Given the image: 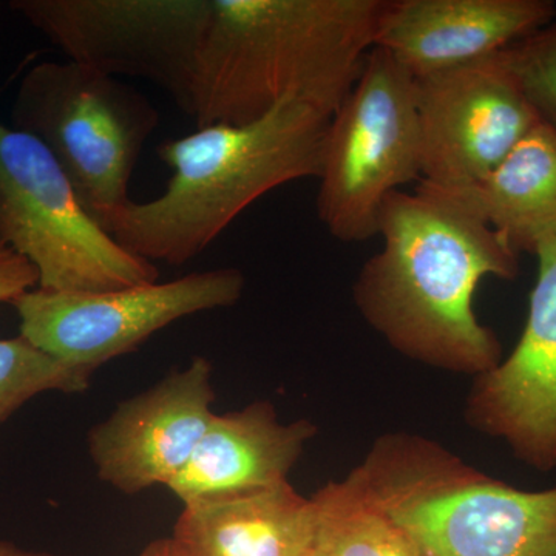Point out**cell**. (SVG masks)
Returning a JSON list of instances; mask_svg holds the SVG:
<instances>
[{"instance_id":"6da1fadb","label":"cell","mask_w":556,"mask_h":556,"mask_svg":"<svg viewBox=\"0 0 556 556\" xmlns=\"http://www.w3.org/2000/svg\"><path fill=\"white\" fill-rule=\"evenodd\" d=\"M382 248L362 266L354 305L402 356L477 378L503 361V343L475 313L485 277L515 280L519 255L448 190L419 181L391 193L379 215Z\"/></svg>"},{"instance_id":"9a60e30c","label":"cell","mask_w":556,"mask_h":556,"mask_svg":"<svg viewBox=\"0 0 556 556\" xmlns=\"http://www.w3.org/2000/svg\"><path fill=\"white\" fill-rule=\"evenodd\" d=\"M316 506L288 482L182 507L172 540L185 556H311Z\"/></svg>"},{"instance_id":"5bb4252c","label":"cell","mask_w":556,"mask_h":556,"mask_svg":"<svg viewBox=\"0 0 556 556\" xmlns=\"http://www.w3.org/2000/svg\"><path fill=\"white\" fill-rule=\"evenodd\" d=\"M317 433L308 419L280 422L268 401L215 413L189 463L167 489L185 507L283 484Z\"/></svg>"},{"instance_id":"8992f818","label":"cell","mask_w":556,"mask_h":556,"mask_svg":"<svg viewBox=\"0 0 556 556\" xmlns=\"http://www.w3.org/2000/svg\"><path fill=\"white\" fill-rule=\"evenodd\" d=\"M420 178L416 79L375 47L329 124L317 217L342 243H365L388 197Z\"/></svg>"},{"instance_id":"8fae6325","label":"cell","mask_w":556,"mask_h":556,"mask_svg":"<svg viewBox=\"0 0 556 556\" xmlns=\"http://www.w3.org/2000/svg\"><path fill=\"white\" fill-rule=\"evenodd\" d=\"M538 278L521 338L506 358L473 378L464 417L541 473L556 468V233L538 243Z\"/></svg>"},{"instance_id":"30bf717a","label":"cell","mask_w":556,"mask_h":556,"mask_svg":"<svg viewBox=\"0 0 556 556\" xmlns=\"http://www.w3.org/2000/svg\"><path fill=\"white\" fill-rule=\"evenodd\" d=\"M422 178L463 190L486 177L541 123L497 56L416 79Z\"/></svg>"},{"instance_id":"7402d4cb","label":"cell","mask_w":556,"mask_h":556,"mask_svg":"<svg viewBox=\"0 0 556 556\" xmlns=\"http://www.w3.org/2000/svg\"><path fill=\"white\" fill-rule=\"evenodd\" d=\"M0 556H58L53 554H47V552L28 551V548H22L16 546L10 541L0 540Z\"/></svg>"},{"instance_id":"7c38bea8","label":"cell","mask_w":556,"mask_h":556,"mask_svg":"<svg viewBox=\"0 0 556 556\" xmlns=\"http://www.w3.org/2000/svg\"><path fill=\"white\" fill-rule=\"evenodd\" d=\"M214 402L212 365L201 356L121 402L89 433L98 478L124 495L169 485L215 416Z\"/></svg>"},{"instance_id":"3957f363","label":"cell","mask_w":556,"mask_h":556,"mask_svg":"<svg viewBox=\"0 0 556 556\" xmlns=\"http://www.w3.org/2000/svg\"><path fill=\"white\" fill-rule=\"evenodd\" d=\"M331 118L288 100L244 126L212 124L167 139L156 149L172 170L164 192L109 212L101 226L139 258L186 265L270 190L320 177Z\"/></svg>"},{"instance_id":"277c9868","label":"cell","mask_w":556,"mask_h":556,"mask_svg":"<svg viewBox=\"0 0 556 556\" xmlns=\"http://www.w3.org/2000/svg\"><path fill=\"white\" fill-rule=\"evenodd\" d=\"M350 475L424 556H556V485L517 489L408 433L376 439Z\"/></svg>"},{"instance_id":"e0dca14e","label":"cell","mask_w":556,"mask_h":556,"mask_svg":"<svg viewBox=\"0 0 556 556\" xmlns=\"http://www.w3.org/2000/svg\"><path fill=\"white\" fill-rule=\"evenodd\" d=\"M311 500L316 506L311 556H424L415 538L351 475L328 482Z\"/></svg>"},{"instance_id":"4fadbf2b","label":"cell","mask_w":556,"mask_h":556,"mask_svg":"<svg viewBox=\"0 0 556 556\" xmlns=\"http://www.w3.org/2000/svg\"><path fill=\"white\" fill-rule=\"evenodd\" d=\"M555 17L552 0H382L375 47L422 79L495 56Z\"/></svg>"},{"instance_id":"ffe728a7","label":"cell","mask_w":556,"mask_h":556,"mask_svg":"<svg viewBox=\"0 0 556 556\" xmlns=\"http://www.w3.org/2000/svg\"><path fill=\"white\" fill-rule=\"evenodd\" d=\"M39 287L38 270L14 249L0 244V303L14 300Z\"/></svg>"},{"instance_id":"ba28073f","label":"cell","mask_w":556,"mask_h":556,"mask_svg":"<svg viewBox=\"0 0 556 556\" xmlns=\"http://www.w3.org/2000/svg\"><path fill=\"white\" fill-rule=\"evenodd\" d=\"M244 285L241 270L218 268L104 292L36 288L11 305L20 316L22 338L94 372L113 358L134 353L174 321L236 305Z\"/></svg>"},{"instance_id":"2e32d148","label":"cell","mask_w":556,"mask_h":556,"mask_svg":"<svg viewBox=\"0 0 556 556\" xmlns=\"http://www.w3.org/2000/svg\"><path fill=\"white\" fill-rule=\"evenodd\" d=\"M517 254L556 233V130L540 123L477 185L448 190Z\"/></svg>"},{"instance_id":"603a6c76","label":"cell","mask_w":556,"mask_h":556,"mask_svg":"<svg viewBox=\"0 0 556 556\" xmlns=\"http://www.w3.org/2000/svg\"><path fill=\"white\" fill-rule=\"evenodd\" d=\"M0 244H5L3 243L2 237H0Z\"/></svg>"},{"instance_id":"d6986e66","label":"cell","mask_w":556,"mask_h":556,"mask_svg":"<svg viewBox=\"0 0 556 556\" xmlns=\"http://www.w3.org/2000/svg\"><path fill=\"white\" fill-rule=\"evenodd\" d=\"M541 123L556 130V20L496 54Z\"/></svg>"},{"instance_id":"9c48e42d","label":"cell","mask_w":556,"mask_h":556,"mask_svg":"<svg viewBox=\"0 0 556 556\" xmlns=\"http://www.w3.org/2000/svg\"><path fill=\"white\" fill-rule=\"evenodd\" d=\"M11 10L68 61L144 78L185 105L212 0H14Z\"/></svg>"},{"instance_id":"7a4b0ae2","label":"cell","mask_w":556,"mask_h":556,"mask_svg":"<svg viewBox=\"0 0 556 556\" xmlns=\"http://www.w3.org/2000/svg\"><path fill=\"white\" fill-rule=\"evenodd\" d=\"M382 0H212L182 112L244 126L281 102L338 112L375 47Z\"/></svg>"},{"instance_id":"52a82bcc","label":"cell","mask_w":556,"mask_h":556,"mask_svg":"<svg viewBox=\"0 0 556 556\" xmlns=\"http://www.w3.org/2000/svg\"><path fill=\"white\" fill-rule=\"evenodd\" d=\"M0 237L38 270L39 287L104 292L159 281L155 263L121 248L49 149L0 123Z\"/></svg>"},{"instance_id":"44dd1931","label":"cell","mask_w":556,"mask_h":556,"mask_svg":"<svg viewBox=\"0 0 556 556\" xmlns=\"http://www.w3.org/2000/svg\"><path fill=\"white\" fill-rule=\"evenodd\" d=\"M139 556H185L179 551L177 544L174 543L172 538H160V540L152 541Z\"/></svg>"},{"instance_id":"ac0fdd59","label":"cell","mask_w":556,"mask_h":556,"mask_svg":"<svg viewBox=\"0 0 556 556\" xmlns=\"http://www.w3.org/2000/svg\"><path fill=\"white\" fill-rule=\"evenodd\" d=\"M93 372L51 356L25 338L0 339V426L39 394L83 393Z\"/></svg>"},{"instance_id":"5b68a950","label":"cell","mask_w":556,"mask_h":556,"mask_svg":"<svg viewBox=\"0 0 556 556\" xmlns=\"http://www.w3.org/2000/svg\"><path fill=\"white\" fill-rule=\"evenodd\" d=\"M160 113L141 91L76 62H40L14 98L13 129L39 139L91 217L130 203L129 185Z\"/></svg>"}]
</instances>
